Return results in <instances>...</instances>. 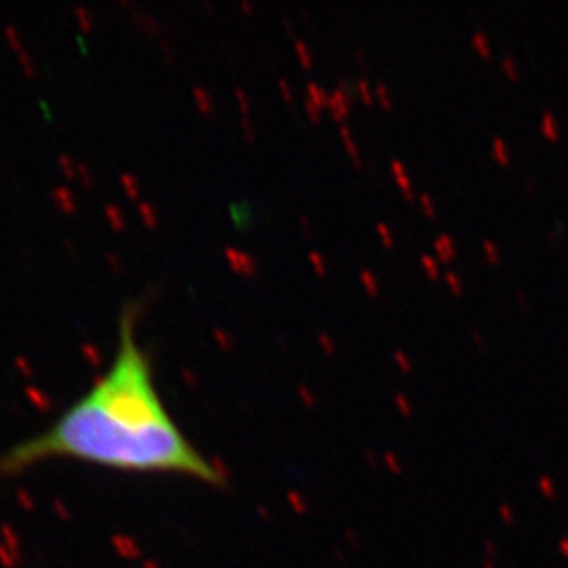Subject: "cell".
<instances>
[{
    "mask_svg": "<svg viewBox=\"0 0 568 568\" xmlns=\"http://www.w3.org/2000/svg\"><path fill=\"white\" fill-rule=\"evenodd\" d=\"M48 461L226 486L225 471L190 441L167 410L136 337L133 306L120 316L118 346L107 370L43 430L2 450L0 477H19Z\"/></svg>",
    "mask_w": 568,
    "mask_h": 568,
    "instance_id": "obj_1",
    "label": "cell"
},
{
    "mask_svg": "<svg viewBox=\"0 0 568 568\" xmlns=\"http://www.w3.org/2000/svg\"><path fill=\"white\" fill-rule=\"evenodd\" d=\"M436 254H438V261L440 263H450L456 257V243L449 234H440L432 241Z\"/></svg>",
    "mask_w": 568,
    "mask_h": 568,
    "instance_id": "obj_2",
    "label": "cell"
},
{
    "mask_svg": "<svg viewBox=\"0 0 568 568\" xmlns=\"http://www.w3.org/2000/svg\"><path fill=\"white\" fill-rule=\"evenodd\" d=\"M390 171H392V175H394V178H396L397 186L401 188V192L405 193L407 197L412 199V195H414L412 178L408 177V171H407V167L403 166V162L397 160V158H394V160L390 162Z\"/></svg>",
    "mask_w": 568,
    "mask_h": 568,
    "instance_id": "obj_3",
    "label": "cell"
},
{
    "mask_svg": "<svg viewBox=\"0 0 568 568\" xmlns=\"http://www.w3.org/2000/svg\"><path fill=\"white\" fill-rule=\"evenodd\" d=\"M541 133L542 136H546L548 140H557L559 134H561V129H559V122L555 118V114L552 111H544L541 116Z\"/></svg>",
    "mask_w": 568,
    "mask_h": 568,
    "instance_id": "obj_4",
    "label": "cell"
},
{
    "mask_svg": "<svg viewBox=\"0 0 568 568\" xmlns=\"http://www.w3.org/2000/svg\"><path fill=\"white\" fill-rule=\"evenodd\" d=\"M349 102H351V98H349L348 88H346V90H337L329 98V105L333 107V111H335V114H337L338 118H342V116L348 114Z\"/></svg>",
    "mask_w": 568,
    "mask_h": 568,
    "instance_id": "obj_5",
    "label": "cell"
},
{
    "mask_svg": "<svg viewBox=\"0 0 568 568\" xmlns=\"http://www.w3.org/2000/svg\"><path fill=\"white\" fill-rule=\"evenodd\" d=\"M471 44H472V48L477 50L482 57H491V54H493V50H491V41H489L488 33L482 32V30H478V32L472 33Z\"/></svg>",
    "mask_w": 568,
    "mask_h": 568,
    "instance_id": "obj_6",
    "label": "cell"
},
{
    "mask_svg": "<svg viewBox=\"0 0 568 568\" xmlns=\"http://www.w3.org/2000/svg\"><path fill=\"white\" fill-rule=\"evenodd\" d=\"M491 153H493L495 160L500 162V164H509V160H511V153H509V147L508 144H506L502 138H493V142H491Z\"/></svg>",
    "mask_w": 568,
    "mask_h": 568,
    "instance_id": "obj_7",
    "label": "cell"
},
{
    "mask_svg": "<svg viewBox=\"0 0 568 568\" xmlns=\"http://www.w3.org/2000/svg\"><path fill=\"white\" fill-rule=\"evenodd\" d=\"M419 261H421V265H423L425 274H427L430 279L440 278V261H438L434 256H430V254H423V256L419 257Z\"/></svg>",
    "mask_w": 568,
    "mask_h": 568,
    "instance_id": "obj_8",
    "label": "cell"
},
{
    "mask_svg": "<svg viewBox=\"0 0 568 568\" xmlns=\"http://www.w3.org/2000/svg\"><path fill=\"white\" fill-rule=\"evenodd\" d=\"M360 281H362V285H364V289L368 295L375 296L377 293H379V279H377V276L371 270H368V268H362L360 270Z\"/></svg>",
    "mask_w": 568,
    "mask_h": 568,
    "instance_id": "obj_9",
    "label": "cell"
},
{
    "mask_svg": "<svg viewBox=\"0 0 568 568\" xmlns=\"http://www.w3.org/2000/svg\"><path fill=\"white\" fill-rule=\"evenodd\" d=\"M482 248H484V256H486V259H488L489 263H493V265L500 263L502 254H500V248L497 243H493L491 239H484Z\"/></svg>",
    "mask_w": 568,
    "mask_h": 568,
    "instance_id": "obj_10",
    "label": "cell"
},
{
    "mask_svg": "<svg viewBox=\"0 0 568 568\" xmlns=\"http://www.w3.org/2000/svg\"><path fill=\"white\" fill-rule=\"evenodd\" d=\"M377 234H379L381 237V243L385 245L386 248H392L394 245H396V236H394V232H392V228L386 223H377Z\"/></svg>",
    "mask_w": 568,
    "mask_h": 568,
    "instance_id": "obj_11",
    "label": "cell"
},
{
    "mask_svg": "<svg viewBox=\"0 0 568 568\" xmlns=\"http://www.w3.org/2000/svg\"><path fill=\"white\" fill-rule=\"evenodd\" d=\"M500 66H502V70H504L509 77H513V79L519 77V64H517V61H515V57L511 54H506L504 57H502Z\"/></svg>",
    "mask_w": 568,
    "mask_h": 568,
    "instance_id": "obj_12",
    "label": "cell"
},
{
    "mask_svg": "<svg viewBox=\"0 0 568 568\" xmlns=\"http://www.w3.org/2000/svg\"><path fill=\"white\" fill-rule=\"evenodd\" d=\"M443 278H445V283L449 285V289L452 291L454 295H461V293H463V283H461V278L456 272H452V270H447Z\"/></svg>",
    "mask_w": 568,
    "mask_h": 568,
    "instance_id": "obj_13",
    "label": "cell"
},
{
    "mask_svg": "<svg viewBox=\"0 0 568 568\" xmlns=\"http://www.w3.org/2000/svg\"><path fill=\"white\" fill-rule=\"evenodd\" d=\"M375 94L377 98H379L381 102V107L383 109H392V96H390V90H388V86L385 85V83H379V85L375 86Z\"/></svg>",
    "mask_w": 568,
    "mask_h": 568,
    "instance_id": "obj_14",
    "label": "cell"
},
{
    "mask_svg": "<svg viewBox=\"0 0 568 568\" xmlns=\"http://www.w3.org/2000/svg\"><path fill=\"white\" fill-rule=\"evenodd\" d=\"M342 136H344V142H346V145H348L349 155L355 158V164H357V166H360V158H359V153H357V145H355V142H353V138H351V133H349L348 127H342Z\"/></svg>",
    "mask_w": 568,
    "mask_h": 568,
    "instance_id": "obj_15",
    "label": "cell"
},
{
    "mask_svg": "<svg viewBox=\"0 0 568 568\" xmlns=\"http://www.w3.org/2000/svg\"><path fill=\"white\" fill-rule=\"evenodd\" d=\"M419 204H421V208H423V212L429 217H434L436 215V204L434 201H432V197H430L429 193H419Z\"/></svg>",
    "mask_w": 568,
    "mask_h": 568,
    "instance_id": "obj_16",
    "label": "cell"
},
{
    "mask_svg": "<svg viewBox=\"0 0 568 568\" xmlns=\"http://www.w3.org/2000/svg\"><path fill=\"white\" fill-rule=\"evenodd\" d=\"M357 90H359V94L362 96V100H364L368 105L373 103V94H371V88H370V83H368V81L366 79L357 81Z\"/></svg>",
    "mask_w": 568,
    "mask_h": 568,
    "instance_id": "obj_17",
    "label": "cell"
},
{
    "mask_svg": "<svg viewBox=\"0 0 568 568\" xmlns=\"http://www.w3.org/2000/svg\"><path fill=\"white\" fill-rule=\"evenodd\" d=\"M394 359H396V362L399 366H401L403 370L405 371H408L410 370V360L407 359V355L403 353L401 349H396V351H394Z\"/></svg>",
    "mask_w": 568,
    "mask_h": 568,
    "instance_id": "obj_18",
    "label": "cell"
},
{
    "mask_svg": "<svg viewBox=\"0 0 568 568\" xmlns=\"http://www.w3.org/2000/svg\"><path fill=\"white\" fill-rule=\"evenodd\" d=\"M517 300H519V304L522 307H530V300H528V298H526V295L524 293H522V291H517Z\"/></svg>",
    "mask_w": 568,
    "mask_h": 568,
    "instance_id": "obj_19",
    "label": "cell"
},
{
    "mask_svg": "<svg viewBox=\"0 0 568 568\" xmlns=\"http://www.w3.org/2000/svg\"><path fill=\"white\" fill-rule=\"evenodd\" d=\"M472 338H475V342H477L480 348H486V338H484L478 331H472Z\"/></svg>",
    "mask_w": 568,
    "mask_h": 568,
    "instance_id": "obj_20",
    "label": "cell"
}]
</instances>
